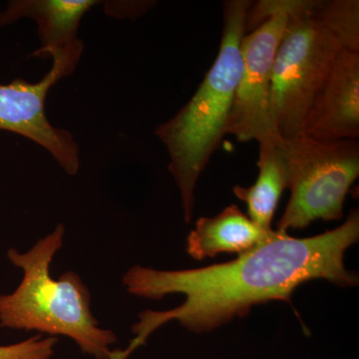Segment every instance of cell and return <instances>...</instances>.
I'll return each instance as SVG.
<instances>
[{
  "label": "cell",
  "mask_w": 359,
  "mask_h": 359,
  "mask_svg": "<svg viewBox=\"0 0 359 359\" xmlns=\"http://www.w3.org/2000/svg\"><path fill=\"white\" fill-rule=\"evenodd\" d=\"M358 240L355 210L334 230L306 238L280 231L275 240L228 263L180 271L132 266L122 278L129 294L153 301L181 294L185 302L168 311H142L132 327L136 337L124 351L130 355L171 320L201 334L247 316L252 306L273 301L290 302L295 289L309 280L358 285V275L344 266V254Z\"/></svg>",
  "instance_id": "obj_1"
},
{
  "label": "cell",
  "mask_w": 359,
  "mask_h": 359,
  "mask_svg": "<svg viewBox=\"0 0 359 359\" xmlns=\"http://www.w3.org/2000/svg\"><path fill=\"white\" fill-rule=\"evenodd\" d=\"M250 6L249 0L224 2L223 34L214 65L192 98L155 131L169 153V171L188 224L192 222L198 180L226 134L242 70L241 44Z\"/></svg>",
  "instance_id": "obj_2"
},
{
  "label": "cell",
  "mask_w": 359,
  "mask_h": 359,
  "mask_svg": "<svg viewBox=\"0 0 359 359\" xmlns=\"http://www.w3.org/2000/svg\"><path fill=\"white\" fill-rule=\"evenodd\" d=\"M65 229L41 238L26 252L11 249L9 261L23 271L13 294L0 295V327L65 335L74 340L84 353L96 359H109L110 346L117 341L114 332L99 327L91 311V294L74 271L54 280L50 264L62 248Z\"/></svg>",
  "instance_id": "obj_3"
},
{
  "label": "cell",
  "mask_w": 359,
  "mask_h": 359,
  "mask_svg": "<svg viewBox=\"0 0 359 359\" xmlns=\"http://www.w3.org/2000/svg\"><path fill=\"white\" fill-rule=\"evenodd\" d=\"M313 6L314 0H294L273 62L269 113L285 140L304 133L309 108L342 49Z\"/></svg>",
  "instance_id": "obj_4"
},
{
  "label": "cell",
  "mask_w": 359,
  "mask_h": 359,
  "mask_svg": "<svg viewBox=\"0 0 359 359\" xmlns=\"http://www.w3.org/2000/svg\"><path fill=\"white\" fill-rule=\"evenodd\" d=\"M290 197L276 231L302 230L313 222L337 221L359 175L358 140H316L308 136L283 140Z\"/></svg>",
  "instance_id": "obj_5"
},
{
  "label": "cell",
  "mask_w": 359,
  "mask_h": 359,
  "mask_svg": "<svg viewBox=\"0 0 359 359\" xmlns=\"http://www.w3.org/2000/svg\"><path fill=\"white\" fill-rule=\"evenodd\" d=\"M292 4L294 0H262L248 11L245 32H252L241 44L242 70L226 131L238 142L280 136L271 123L269 95L276 51Z\"/></svg>",
  "instance_id": "obj_6"
},
{
  "label": "cell",
  "mask_w": 359,
  "mask_h": 359,
  "mask_svg": "<svg viewBox=\"0 0 359 359\" xmlns=\"http://www.w3.org/2000/svg\"><path fill=\"white\" fill-rule=\"evenodd\" d=\"M83 48V42L79 39L54 54L50 71L36 83L16 79L11 83L0 84V130L21 135L39 144L69 175L77 174L79 170V146L69 131L56 128L49 122L45 102L49 90L74 72Z\"/></svg>",
  "instance_id": "obj_7"
},
{
  "label": "cell",
  "mask_w": 359,
  "mask_h": 359,
  "mask_svg": "<svg viewBox=\"0 0 359 359\" xmlns=\"http://www.w3.org/2000/svg\"><path fill=\"white\" fill-rule=\"evenodd\" d=\"M302 135L316 140H358L359 53L340 50L309 108Z\"/></svg>",
  "instance_id": "obj_8"
},
{
  "label": "cell",
  "mask_w": 359,
  "mask_h": 359,
  "mask_svg": "<svg viewBox=\"0 0 359 359\" xmlns=\"http://www.w3.org/2000/svg\"><path fill=\"white\" fill-rule=\"evenodd\" d=\"M97 4L96 0H13L0 13V27L23 18L36 21L41 46L32 56L52 57L79 40L80 22Z\"/></svg>",
  "instance_id": "obj_9"
},
{
  "label": "cell",
  "mask_w": 359,
  "mask_h": 359,
  "mask_svg": "<svg viewBox=\"0 0 359 359\" xmlns=\"http://www.w3.org/2000/svg\"><path fill=\"white\" fill-rule=\"evenodd\" d=\"M280 231L266 230L231 205L216 216L202 217L187 237V252L193 259L202 261L217 255L247 254L275 240Z\"/></svg>",
  "instance_id": "obj_10"
},
{
  "label": "cell",
  "mask_w": 359,
  "mask_h": 359,
  "mask_svg": "<svg viewBox=\"0 0 359 359\" xmlns=\"http://www.w3.org/2000/svg\"><path fill=\"white\" fill-rule=\"evenodd\" d=\"M282 137L271 136L259 143V176L254 185L233 187L238 199L247 204L248 217L259 226L271 230L278 201L289 184Z\"/></svg>",
  "instance_id": "obj_11"
},
{
  "label": "cell",
  "mask_w": 359,
  "mask_h": 359,
  "mask_svg": "<svg viewBox=\"0 0 359 359\" xmlns=\"http://www.w3.org/2000/svg\"><path fill=\"white\" fill-rule=\"evenodd\" d=\"M313 13L342 49L359 53L358 0H314Z\"/></svg>",
  "instance_id": "obj_12"
},
{
  "label": "cell",
  "mask_w": 359,
  "mask_h": 359,
  "mask_svg": "<svg viewBox=\"0 0 359 359\" xmlns=\"http://www.w3.org/2000/svg\"><path fill=\"white\" fill-rule=\"evenodd\" d=\"M56 344L55 337L42 339L34 335L18 344L0 346V359H51Z\"/></svg>",
  "instance_id": "obj_13"
}]
</instances>
